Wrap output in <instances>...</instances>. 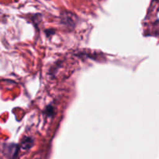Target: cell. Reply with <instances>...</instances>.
<instances>
[{"instance_id": "1", "label": "cell", "mask_w": 159, "mask_h": 159, "mask_svg": "<svg viewBox=\"0 0 159 159\" xmlns=\"http://www.w3.org/2000/svg\"><path fill=\"white\" fill-rule=\"evenodd\" d=\"M34 144V141L31 138H25V139H23L22 141L21 144H20V147L23 150H28V149L30 148Z\"/></svg>"}]
</instances>
